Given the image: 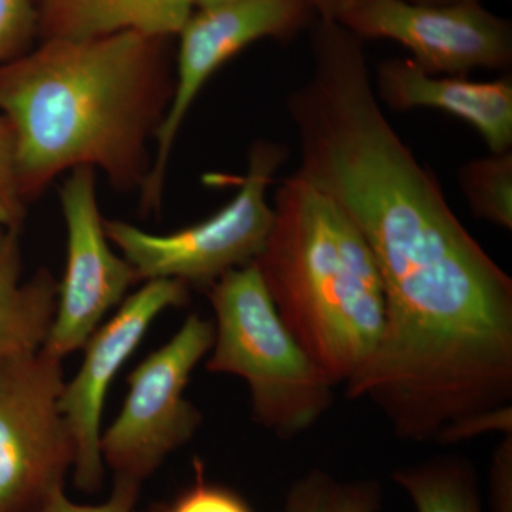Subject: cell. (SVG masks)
Masks as SVG:
<instances>
[{
  "label": "cell",
  "instance_id": "5bb4252c",
  "mask_svg": "<svg viewBox=\"0 0 512 512\" xmlns=\"http://www.w3.org/2000/svg\"><path fill=\"white\" fill-rule=\"evenodd\" d=\"M393 480L409 494L417 512H483L476 470L456 454L400 468Z\"/></svg>",
  "mask_w": 512,
  "mask_h": 512
},
{
  "label": "cell",
  "instance_id": "7a4b0ae2",
  "mask_svg": "<svg viewBox=\"0 0 512 512\" xmlns=\"http://www.w3.org/2000/svg\"><path fill=\"white\" fill-rule=\"evenodd\" d=\"M274 222L254 264L276 311L335 384L375 355L384 295L369 245L329 195L293 174L275 192Z\"/></svg>",
  "mask_w": 512,
  "mask_h": 512
},
{
  "label": "cell",
  "instance_id": "2e32d148",
  "mask_svg": "<svg viewBox=\"0 0 512 512\" xmlns=\"http://www.w3.org/2000/svg\"><path fill=\"white\" fill-rule=\"evenodd\" d=\"M468 207L480 220L510 231L512 228V153L468 161L458 171Z\"/></svg>",
  "mask_w": 512,
  "mask_h": 512
},
{
  "label": "cell",
  "instance_id": "ac0fdd59",
  "mask_svg": "<svg viewBox=\"0 0 512 512\" xmlns=\"http://www.w3.org/2000/svg\"><path fill=\"white\" fill-rule=\"evenodd\" d=\"M28 202L20 191L16 143L5 117L0 116V228L22 229Z\"/></svg>",
  "mask_w": 512,
  "mask_h": 512
},
{
  "label": "cell",
  "instance_id": "d6986e66",
  "mask_svg": "<svg viewBox=\"0 0 512 512\" xmlns=\"http://www.w3.org/2000/svg\"><path fill=\"white\" fill-rule=\"evenodd\" d=\"M39 36L36 0H0V64L28 53Z\"/></svg>",
  "mask_w": 512,
  "mask_h": 512
},
{
  "label": "cell",
  "instance_id": "9c48e42d",
  "mask_svg": "<svg viewBox=\"0 0 512 512\" xmlns=\"http://www.w3.org/2000/svg\"><path fill=\"white\" fill-rule=\"evenodd\" d=\"M66 224V266L57 284L55 318L43 350L63 360L83 349L140 279L111 248L97 197L96 171L76 168L59 190Z\"/></svg>",
  "mask_w": 512,
  "mask_h": 512
},
{
  "label": "cell",
  "instance_id": "4fadbf2b",
  "mask_svg": "<svg viewBox=\"0 0 512 512\" xmlns=\"http://www.w3.org/2000/svg\"><path fill=\"white\" fill-rule=\"evenodd\" d=\"M19 237V229L0 228V365L42 349L56 312L52 272L22 279Z\"/></svg>",
  "mask_w": 512,
  "mask_h": 512
},
{
  "label": "cell",
  "instance_id": "8fae6325",
  "mask_svg": "<svg viewBox=\"0 0 512 512\" xmlns=\"http://www.w3.org/2000/svg\"><path fill=\"white\" fill-rule=\"evenodd\" d=\"M377 100L389 109H434L476 128L490 153L512 147V80L473 82L461 76H434L412 59H387L376 67Z\"/></svg>",
  "mask_w": 512,
  "mask_h": 512
},
{
  "label": "cell",
  "instance_id": "30bf717a",
  "mask_svg": "<svg viewBox=\"0 0 512 512\" xmlns=\"http://www.w3.org/2000/svg\"><path fill=\"white\" fill-rule=\"evenodd\" d=\"M188 299V286L181 282H143L84 345L82 365L73 379L64 383L60 399L76 450L73 480L83 493H96L103 484L106 467L101 458V420L114 377L136 352L154 320L168 309L187 305Z\"/></svg>",
  "mask_w": 512,
  "mask_h": 512
},
{
  "label": "cell",
  "instance_id": "7c38bea8",
  "mask_svg": "<svg viewBox=\"0 0 512 512\" xmlns=\"http://www.w3.org/2000/svg\"><path fill=\"white\" fill-rule=\"evenodd\" d=\"M39 36L87 39L134 32L177 36L195 10V0H36Z\"/></svg>",
  "mask_w": 512,
  "mask_h": 512
},
{
  "label": "cell",
  "instance_id": "9a60e30c",
  "mask_svg": "<svg viewBox=\"0 0 512 512\" xmlns=\"http://www.w3.org/2000/svg\"><path fill=\"white\" fill-rule=\"evenodd\" d=\"M382 488L373 480H339L326 471H309L289 488L286 512H379Z\"/></svg>",
  "mask_w": 512,
  "mask_h": 512
},
{
  "label": "cell",
  "instance_id": "e0dca14e",
  "mask_svg": "<svg viewBox=\"0 0 512 512\" xmlns=\"http://www.w3.org/2000/svg\"><path fill=\"white\" fill-rule=\"evenodd\" d=\"M194 471V484L177 495L173 503L153 508V512H254L235 491L208 483L200 460H194Z\"/></svg>",
  "mask_w": 512,
  "mask_h": 512
},
{
  "label": "cell",
  "instance_id": "8992f818",
  "mask_svg": "<svg viewBox=\"0 0 512 512\" xmlns=\"http://www.w3.org/2000/svg\"><path fill=\"white\" fill-rule=\"evenodd\" d=\"M62 360L45 350L0 365V512H37L73 470Z\"/></svg>",
  "mask_w": 512,
  "mask_h": 512
},
{
  "label": "cell",
  "instance_id": "277c9868",
  "mask_svg": "<svg viewBox=\"0 0 512 512\" xmlns=\"http://www.w3.org/2000/svg\"><path fill=\"white\" fill-rule=\"evenodd\" d=\"M285 158L284 146L258 140L249 151L248 171L237 195L210 217L168 234L104 220L107 238L133 266L140 282L173 279L188 288L208 289L261 255L274 222L268 190Z\"/></svg>",
  "mask_w": 512,
  "mask_h": 512
},
{
  "label": "cell",
  "instance_id": "cb8c5ba5",
  "mask_svg": "<svg viewBox=\"0 0 512 512\" xmlns=\"http://www.w3.org/2000/svg\"><path fill=\"white\" fill-rule=\"evenodd\" d=\"M359 2V0H339L340 3V10L345 8V6L352 5V3ZM339 10V12H340ZM339 15V13H338Z\"/></svg>",
  "mask_w": 512,
  "mask_h": 512
},
{
  "label": "cell",
  "instance_id": "6da1fadb",
  "mask_svg": "<svg viewBox=\"0 0 512 512\" xmlns=\"http://www.w3.org/2000/svg\"><path fill=\"white\" fill-rule=\"evenodd\" d=\"M168 37L124 32L47 39L0 64V116L16 143L20 191L37 200L66 171L92 168L141 191L174 89Z\"/></svg>",
  "mask_w": 512,
  "mask_h": 512
},
{
  "label": "cell",
  "instance_id": "603a6c76",
  "mask_svg": "<svg viewBox=\"0 0 512 512\" xmlns=\"http://www.w3.org/2000/svg\"><path fill=\"white\" fill-rule=\"evenodd\" d=\"M421 5H451V3L481 2V0H407Z\"/></svg>",
  "mask_w": 512,
  "mask_h": 512
},
{
  "label": "cell",
  "instance_id": "5b68a950",
  "mask_svg": "<svg viewBox=\"0 0 512 512\" xmlns=\"http://www.w3.org/2000/svg\"><path fill=\"white\" fill-rule=\"evenodd\" d=\"M214 333L212 320L192 313L173 338L130 373L119 416L101 434V458L114 481L141 487L200 429V410L185 390L210 353Z\"/></svg>",
  "mask_w": 512,
  "mask_h": 512
},
{
  "label": "cell",
  "instance_id": "3957f363",
  "mask_svg": "<svg viewBox=\"0 0 512 512\" xmlns=\"http://www.w3.org/2000/svg\"><path fill=\"white\" fill-rule=\"evenodd\" d=\"M207 292L215 316L208 372L244 380L256 423L281 439L312 429L336 384L286 328L256 265L228 272Z\"/></svg>",
  "mask_w": 512,
  "mask_h": 512
},
{
  "label": "cell",
  "instance_id": "7402d4cb",
  "mask_svg": "<svg viewBox=\"0 0 512 512\" xmlns=\"http://www.w3.org/2000/svg\"><path fill=\"white\" fill-rule=\"evenodd\" d=\"M228 0H195V9L217 5ZM311 5L316 18L336 19L340 10L339 0H306Z\"/></svg>",
  "mask_w": 512,
  "mask_h": 512
},
{
  "label": "cell",
  "instance_id": "ba28073f",
  "mask_svg": "<svg viewBox=\"0 0 512 512\" xmlns=\"http://www.w3.org/2000/svg\"><path fill=\"white\" fill-rule=\"evenodd\" d=\"M360 39L392 40L434 76L466 77L474 70H503L512 63L510 20L481 2L421 5L407 0H359L336 19Z\"/></svg>",
  "mask_w": 512,
  "mask_h": 512
},
{
  "label": "cell",
  "instance_id": "44dd1931",
  "mask_svg": "<svg viewBox=\"0 0 512 512\" xmlns=\"http://www.w3.org/2000/svg\"><path fill=\"white\" fill-rule=\"evenodd\" d=\"M511 433L505 434L503 443L495 451L493 466V504L495 512H511Z\"/></svg>",
  "mask_w": 512,
  "mask_h": 512
},
{
  "label": "cell",
  "instance_id": "52a82bcc",
  "mask_svg": "<svg viewBox=\"0 0 512 512\" xmlns=\"http://www.w3.org/2000/svg\"><path fill=\"white\" fill-rule=\"evenodd\" d=\"M315 18L306 0H228L192 12L177 35L173 96L154 138L156 153L140 191L144 214L161 208L175 141L208 80L248 46L292 36Z\"/></svg>",
  "mask_w": 512,
  "mask_h": 512
},
{
  "label": "cell",
  "instance_id": "ffe728a7",
  "mask_svg": "<svg viewBox=\"0 0 512 512\" xmlns=\"http://www.w3.org/2000/svg\"><path fill=\"white\" fill-rule=\"evenodd\" d=\"M138 494L140 485L114 481L113 493L109 500L97 505H82L73 503L64 493V488H59L47 498L37 512H140L137 510Z\"/></svg>",
  "mask_w": 512,
  "mask_h": 512
}]
</instances>
